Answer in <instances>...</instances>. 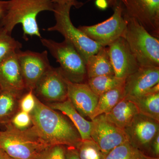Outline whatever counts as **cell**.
<instances>
[{
	"instance_id": "cell-1",
	"label": "cell",
	"mask_w": 159,
	"mask_h": 159,
	"mask_svg": "<svg viewBox=\"0 0 159 159\" xmlns=\"http://www.w3.org/2000/svg\"><path fill=\"white\" fill-rule=\"evenodd\" d=\"M30 114L32 125L48 145H62L77 148L82 141L70 120L43 103L36 97V105Z\"/></svg>"
},
{
	"instance_id": "cell-2",
	"label": "cell",
	"mask_w": 159,
	"mask_h": 159,
	"mask_svg": "<svg viewBox=\"0 0 159 159\" xmlns=\"http://www.w3.org/2000/svg\"><path fill=\"white\" fill-rule=\"evenodd\" d=\"M52 0H9L7 1L6 13L0 21V28L9 34L18 24L22 26L24 38L35 36L41 38L38 24V15L41 11H53Z\"/></svg>"
},
{
	"instance_id": "cell-3",
	"label": "cell",
	"mask_w": 159,
	"mask_h": 159,
	"mask_svg": "<svg viewBox=\"0 0 159 159\" xmlns=\"http://www.w3.org/2000/svg\"><path fill=\"white\" fill-rule=\"evenodd\" d=\"M0 131V148L9 156L17 159H35L49 146L40 137L33 125L25 129L15 127L10 122Z\"/></svg>"
},
{
	"instance_id": "cell-4",
	"label": "cell",
	"mask_w": 159,
	"mask_h": 159,
	"mask_svg": "<svg viewBox=\"0 0 159 159\" xmlns=\"http://www.w3.org/2000/svg\"><path fill=\"white\" fill-rule=\"evenodd\" d=\"M83 5L77 0L66 3H54V17L56 23L47 29L48 31H57L62 34L65 39L73 45L85 60L97 53L102 46L88 37L82 31L73 25L70 17L73 6L79 8Z\"/></svg>"
},
{
	"instance_id": "cell-5",
	"label": "cell",
	"mask_w": 159,
	"mask_h": 159,
	"mask_svg": "<svg viewBox=\"0 0 159 159\" xmlns=\"http://www.w3.org/2000/svg\"><path fill=\"white\" fill-rule=\"evenodd\" d=\"M123 15L127 23L123 38L139 66L159 67V38L151 35L136 20Z\"/></svg>"
},
{
	"instance_id": "cell-6",
	"label": "cell",
	"mask_w": 159,
	"mask_h": 159,
	"mask_svg": "<svg viewBox=\"0 0 159 159\" xmlns=\"http://www.w3.org/2000/svg\"><path fill=\"white\" fill-rule=\"evenodd\" d=\"M40 41L59 63L60 70L67 79L77 83H87L85 60L72 44L65 39L59 43L42 38Z\"/></svg>"
},
{
	"instance_id": "cell-7",
	"label": "cell",
	"mask_w": 159,
	"mask_h": 159,
	"mask_svg": "<svg viewBox=\"0 0 159 159\" xmlns=\"http://www.w3.org/2000/svg\"><path fill=\"white\" fill-rule=\"evenodd\" d=\"M113 9V14L108 19L93 25L80 26L78 29L100 46L107 47L119 38L123 37L127 26V20L119 1Z\"/></svg>"
},
{
	"instance_id": "cell-8",
	"label": "cell",
	"mask_w": 159,
	"mask_h": 159,
	"mask_svg": "<svg viewBox=\"0 0 159 159\" xmlns=\"http://www.w3.org/2000/svg\"><path fill=\"white\" fill-rule=\"evenodd\" d=\"M123 14L134 19L152 36L159 38V0H118Z\"/></svg>"
},
{
	"instance_id": "cell-9",
	"label": "cell",
	"mask_w": 159,
	"mask_h": 159,
	"mask_svg": "<svg viewBox=\"0 0 159 159\" xmlns=\"http://www.w3.org/2000/svg\"><path fill=\"white\" fill-rule=\"evenodd\" d=\"M91 121V138L105 157L117 146L129 142L125 131L109 121L104 114Z\"/></svg>"
},
{
	"instance_id": "cell-10",
	"label": "cell",
	"mask_w": 159,
	"mask_h": 159,
	"mask_svg": "<svg viewBox=\"0 0 159 159\" xmlns=\"http://www.w3.org/2000/svg\"><path fill=\"white\" fill-rule=\"evenodd\" d=\"M16 54L26 90L33 91L39 80L51 66L48 52L19 50Z\"/></svg>"
},
{
	"instance_id": "cell-11",
	"label": "cell",
	"mask_w": 159,
	"mask_h": 159,
	"mask_svg": "<svg viewBox=\"0 0 159 159\" xmlns=\"http://www.w3.org/2000/svg\"><path fill=\"white\" fill-rule=\"evenodd\" d=\"M33 92L36 97L48 102H61L67 100V87L65 77L59 68L51 66L36 84Z\"/></svg>"
},
{
	"instance_id": "cell-12",
	"label": "cell",
	"mask_w": 159,
	"mask_h": 159,
	"mask_svg": "<svg viewBox=\"0 0 159 159\" xmlns=\"http://www.w3.org/2000/svg\"><path fill=\"white\" fill-rule=\"evenodd\" d=\"M124 131L131 144L147 155L151 142L159 132V122L139 113Z\"/></svg>"
},
{
	"instance_id": "cell-13",
	"label": "cell",
	"mask_w": 159,
	"mask_h": 159,
	"mask_svg": "<svg viewBox=\"0 0 159 159\" xmlns=\"http://www.w3.org/2000/svg\"><path fill=\"white\" fill-rule=\"evenodd\" d=\"M107 47L116 77L125 79L140 68L128 43L123 37L119 38Z\"/></svg>"
},
{
	"instance_id": "cell-14",
	"label": "cell",
	"mask_w": 159,
	"mask_h": 159,
	"mask_svg": "<svg viewBox=\"0 0 159 159\" xmlns=\"http://www.w3.org/2000/svg\"><path fill=\"white\" fill-rule=\"evenodd\" d=\"M159 83V67H140L125 80L124 97L132 98L146 93Z\"/></svg>"
},
{
	"instance_id": "cell-15",
	"label": "cell",
	"mask_w": 159,
	"mask_h": 159,
	"mask_svg": "<svg viewBox=\"0 0 159 159\" xmlns=\"http://www.w3.org/2000/svg\"><path fill=\"white\" fill-rule=\"evenodd\" d=\"M65 80L67 87L68 99L84 118L87 117L90 119L96 108L99 97L87 83L72 82L66 77Z\"/></svg>"
},
{
	"instance_id": "cell-16",
	"label": "cell",
	"mask_w": 159,
	"mask_h": 159,
	"mask_svg": "<svg viewBox=\"0 0 159 159\" xmlns=\"http://www.w3.org/2000/svg\"><path fill=\"white\" fill-rule=\"evenodd\" d=\"M0 88L20 95L26 90L16 52L0 62Z\"/></svg>"
},
{
	"instance_id": "cell-17",
	"label": "cell",
	"mask_w": 159,
	"mask_h": 159,
	"mask_svg": "<svg viewBox=\"0 0 159 159\" xmlns=\"http://www.w3.org/2000/svg\"><path fill=\"white\" fill-rule=\"evenodd\" d=\"M47 105L54 110L59 111L67 117L77 129L81 140L92 139L90 137L92 121H88L84 118L69 99L63 102L48 103Z\"/></svg>"
},
{
	"instance_id": "cell-18",
	"label": "cell",
	"mask_w": 159,
	"mask_h": 159,
	"mask_svg": "<svg viewBox=\"0 0 159 159\" xmlns=\"http://www.w3.org/2000/svg\"><path fill=\"white\" fill-rule=\"evenodd\" d=\"M138 114L139 111L135 103L124 97L109 112L104 115L109 121L124 130Z\"/></svg>"
},
{
	"instance_id": "cell-19",
	"label": "cell",
	"mask_w": 159,
	"mask_h": 159,
	"mask_svg": "<svg viewBox=\"0 0 159 159\" xmlns=\"http://www.w3.org/2000/svg\"><path fill=\"white\" fill-rule=\"evenodd\" d=\"M86 68L88 79L102 75H115L108 47H101L97 53L89 57L86 61Z\"/></svg>"
},
{
	"instance_id": "cell-20",
	"label": "cell",
	"mask_w": 159,
	"mask_h": 159,
	"mask_svg": "<svg viewBox=\"0 0 159 159\" xmlns=\"http://www.w3.org/2000/svg\"><path fill=\"white\" fill-rule=\"evenodd\" d=\"M128 98L135 103L139 114L159 122V92H149Z\"/></svg>"
},
{
	"instance_id": "cell-21",
	"label": "cell",
	"mask_w": 159,
	"mask_h": 159,
	"mask_svg": "<svg viewBox=\"0 0 159 159\" xmlns=\"http://www.w3.org/2000/svg\"><path fill=\"white\" fill-rule=\"evenodd\" d=\"M124 84L99 96L96 108L90 117L91 120L100 115L108 113L125 97Z\"/></svg>"
},
{
	"instance_id": "cell-22",
	"label": "cell",
	"mask_w": 159,
	"mask_h": 159,
	"mask_svg": "<svg viewBox=\"0 0 159 159\" xmlns=\"http://www.w3.org/2000/svg\"><path fill=\"white\" fill-rule=\"evenodd\" d=\"M21 95L9 91L0 92V124H5L11 121L19 108Z\"/></svg>"
},
{
	"instance_id": "cell-23",
	"label": "cell",
	"mask_w": 159,
	"mask_h": 159,
	"mask_svg": "<svg viewBox=\"0 0 159 159\" xmlns=\"http://www.w3.org/2000/svg\"><path fill=\"white\" fill-rule=\"evenodd\" d=\"M125 80L115 75H102L89 78L87 83L98 97L108 91L125 84Z\"/></svg>"
},
{
	"instance_id": "cell-24",
	"label": "cell",
	"mask_w": 159,
	"mask_h": 159,
	"mask_svg": "<svg viewBox=\"0 0 159 159\" xmlns=\"http://www.w3.org/2000/svg\"><path fill=\"white\" fill-rule=\"evenodd\" d=\"M149 157L127 142L110 152L105 159H149Z\"/></svg>"
},
{
	"instance_id": "cell-25",
	"label": "cell",
	"mask_w": 159,
	"mask_h": 159,
	"mask_svg": "<svg viewBox=\"0 0 159 159\" xmlns=\"http://www.w3.org/2000/svg\"><path fill=\"white\" fill-rule=\"evenodd\" d=\"M22 48V44L0 28V62L13 53L17 52Z\"/></svg>"
},
{
	"instance_id": "cell-26",
	"label": "cell",
	"mask_w": 159,
	"mask_h": 159,
	"mask_svg": "<svg viewBox=\"0 0 159 159\" xmlns=\"http://www.w3.org/2000/svg\"><path fill=\"white\" fill-rule=\"evenodd\" d=\"M77 149L80 159H105L99 146L92 139L82 140Z\"/></svg>"
},
{
	"instance_id": "cell-27",
	"label": "cell",
	"mask_w": 159,
	"mask_h": 159,
	"mask_svg": "<svg viewBox=\"0 0 159 159\" xmlns=\"http://www.w3.org/2000/svg\"><path fill=\"white\" fill-rule=\"evenodd\" d=\"M35 159H66V146L49 145L38 155Z\"/></svg>"
},
{
	"instance_id": "cell-28",
	"label": "cell",
	"mask_w": 159,
	"mask_h": 159,
	"mask_svg": "<svg viewBox=\"0 0 159 159\" xmlns=\"http://www.w3.org/2000/svg\"><path fill=\"white\" fill-rule=\"evenodd\" d=\"M9 122L19 129H26L32 125L30 114L21 111H18Z\"/></svg>"
},
{
	"instance_id": "cell-29",
	"label": "cell",
	"mask_w": 159,
	"mask_h": 159,
	"mask_svg": "<svg viewBox=\"0 0 159 159\" xmlns=\"http://www.w3.org/2000/svg\"><path fill=\"white\" fill-rule=\"evenodd\" d=\"M36 105V97L32 90L28 91L19 100L20 111L30 114Z\"/></svg>"
},
{
	"instance_id": "cell-30",
	"label": "cell",
	"mask_w": 159,
	"mask_h": 159,
	"mask_svg": "<svg viewBox=\"0 0 159 159\" xmlns=\"http://www.w3.org/2000/svg\"><path fill=\"white\" fill-rule=\"evenodd\" d=\"M149 153L153 157H159V132L157 134L151 142Z\"/></svg>"
},
{
	"instance_id": "cell-31",
	"label": "cell",
	"mask_w": 159,
	"mask_h": 159,
	"mask_svg": "<svg viewBox=\"0 0 159 159\" xmlns=\"http://www.w3.org/2000/svg\"><path fill=\"white\" fill-rule=\"evenodd\" d=\"M66 159H80L77 148L74 147H66Z\"/></svg>"
},
{
	"instance_id": "cell-32",
	"label": "cell",
	"mask_w": 159,
	"mask_h": 159,
	"mask_svg": "<svg viewBox=\"0 0 159 159\" xmlns=\"http://www.w3.org/2000/svg\"><path fill=\"white\" fill-rule=\"evenodd\" d=\"M7 4V1L0 0V21L6 13Z\"/></svg>"
},
{
	"instance_id": "cell-33",
	"label": "cell",
	"mask_w": 159,
	"mask_h": 159,
	"mask_svg": "<svg viewBox=\"0 0 159 159\" xmlns=\"http://www.w3.org/2000/svg\"><path fill=\"white\" fill-rule=\"evenodd\" d=\"M96 4L97 7L101 9H105L108 7L107 3L105 0H96Z\"/></svg>"
},
{
	"instance_id": "cell-34",
	"label": "cell",
	"mask_w": 159,
	"mask_h": 159,
	"mask_svg": "<svg viewBox=\"0 0 159 159\" xmlns=\"http://www.w3.org/2000/svg\"><path fill=\"white\" fill-rule=\"evenodd\" d=\"M92 0H89V1ZM108 5V7L114 8L118 3V0H105Z\"/></svg>"
},
{
	"instance_id": "cell-35",
	"label": "cell",
	"mask_w": 159,
	"mask_h": 159,
	"mask_svg": "<svg viewBox=\"0 0 159 159\" xmlns=\"http://www.w3.org/2000/svg\"><path fill=\"white\" fill-rule=\"evenodd\" d=\"M75 1L76 0H52V2L54 3H66Z\"/></svg>"
},
{
	"instance_id": "cell-36",
	"label": "cell",
	"mask_w": 159,
	"mask_h": 159,
	"mask_svg": "<svg viewBox=\"0 0 159 159\" xmlns=\"http://www.w3.org/2000/svg\"><path fill=\"white\" fill-rule=\"evenodd\" d=\"M0 159H5V152L0 148Z\"/></svg>"
},
{
	"instance_id": "cell-37",
	"label": "cell",
	"mask_w": 159,
	"mask_h": 159,
	"mask_svg": "<svg viewBox=\"0 0 159 159\" xmlns=\"http://www.w3.org/2000/svg\"><path fill=\"white\" fill-rule=\"evenodd\" d=\"M5 159H17L11 157L9 156V155L6 154L5 152Z\"/></svg>"
},
{
	"instance_id": "cell-38",
	"label": "cell",
	"mask_w": 159,
	"mask_h": 159,
	"mask_svg": "<svg viewBox=\"0 0 159 159\" xmlns=\"http://www.w3.org/2000/svg\"><path fill=\"white\" fill-rule=\"evenodd\" d=\"M149 159H159V157H156L149 156Z\"/></svg>"
},
{
	"instance_id": "cell-39",
	"label": "cell",
	"mask_w": 159,
	"mask_h": 159,
	"mask_svg": "<svg viewBox=\"0 0 159 159\" xmlns=\"http://www.w3.org/2000/svg\"><path fill=\"white\" fill-rule=\"evenodd\" d=\"M1 88H0V92H1Z\"/></svg>"
}]
</instances>
